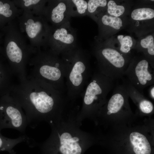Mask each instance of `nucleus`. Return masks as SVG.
Returning a JSON list of instances; mask_svg holds the SVG:
<instances>
[{"instance_id":"f257e3e1","label":"nucleus","mask_w":154,"mask_h":154,"mask_svg":"<svg viewBox=\"0 0 154 154\" xmlns=\"http://www.w3.org/2000/svg\"><path fill=\"white\" fill-rule=\"evenodd\" d=\"M9 92L24 110L28 125L33 128L42 121L50 126L57 123L69 102L64 94L29 76L18 84L13 85Z\"/></svg>"},{"instance_id":"f03ea898","label":"nucleus","mask_w":154,"mask_h":154,"mask_svg":"<svg viewBox=\"0 0 154 154\" xmlns=\"http://www.w3.org/2000/svg\"><path fill=\"white\" fill-rule=\"evenodd\" d=\"M66 68V96L73 103L80 96L92 74L88 52L78 45L60 55Z\"/></svg>"},{"instance_id":"7ed1b4c3","label":"nucleus","mask_w":154,"mask_h":154,"mask_svg":"<svg viewBox=\"0 0 154 154\" xmlns=\"http://www.w3.org/2000/svg\"><path fill=\"white\" fill-rule=\"evenodd\" d=\"M3 42L5 55L9 62L10 70L19 81L27 77V68L29 62L37 49L30 44L20 31L16 20L3 29Z\"/></svg>"},{"instance_id":"20e7f679","label":"nucleus","mask_w":154,"mask_h":154,"mask_svg":"<svg viewBox=\"0 0 154 154\" xmlns=\"http://www.w3.org/2000/svg\"><path fill=\"white\" fill-rule=\"evenodd\" d=\"M28 65L31 68L29 76L46 82L63 94L66 92V68L60 56L47 49H38Z\"/></svg>"},{"instance_id":"39448f33","label":"nucleus","mask_w":154,"mask_h":154,"mask_svg":"<svg viewBox=\"0 0 154 154\" xmlns=\"http://www.w3.org/2000/svg\"><path fill=\"white\" fill-rule=\"evenodd\" d=\"M114 80L97 70L92 74L80 96L82 98L81 109L76 115L79 123L85 118L94 119L100 109L106 103L107 96L114 88Z\"/></svg>"},{"instance_id":"423d86ee","label":"nucleus","mask_w":154,"mask_h":154,"mask_svg":"<svg viewBox=\"0 0 154 154\" xmlns=\"http://www.w3.org/2000/svg\"><path fill=\"white\" fill-rule=\"evenodd\" d=\"M91 50L97 60L98 70L114 80L123 77L133 56L121 52L108 39L100 41L94 39Z\"/></svg>"},{"instance_id":"0eeeda50","label":"nucleus","mask_w":154,"mask_h":154,"mask_svg":"<svg viewBox=\"0 0 154 154\" xmlns=\"http://www.w3.org/2000/svg\"><path fill=\"white\" fill-rule=\"evenodd\" d=\"M16 21L20 31L33 48H45L51 26L43 17L23 12Z\"/></svg>"},{"instance_id":"6e6552de","label":"nucleus","mask_w":154,"mask_h":154,"mask_svg":"<svg viewBox=\"0 0 154 154\" xmlns=\"http://www.w3.org/2000/svg\"><path fill=\"white\" fill-rule=\"evenodd\" d=\"M154 0L134 1L125 29L138 38L154 31Z\"/></svg>"},{"instance_id":"1a4fd4ad","label":"nucleus","mask_w":154,"mask_h":154,"mask_svg":"<svg viewBox=\"0 0 154 154\" xmlns=\"http://www.w3.org/2000/svg\"><path fill=\"white\" fill-rule=\"evenodd\" d=\"M110 98L98 112L94 120L104 123L110 118L127 117L133 115L129 102V96L124 85L117 84Z\"/></svg>"},{"instance_id":"9d476101","label":"nucleus","mask_w":154,"mask_h":154,"mask_svg":"<svg viewBox=\"0 0 154 154\" xmlns=\"http://www.w3.org/2000/svg\"><path fill=\"white\" fill-rule=\"evenodd\" d=\"M148 60L143 55L133 56L124 73V76L136 89L143 94V90L154 85V71Z\"/></svg>"},{"instance_id":"9b49d317","label":"nucleus","mask_w":154,"mask_h":154,"mask_svg":"<svg viewBox=\"0 0 154 154\" xmlns=\"http://www.w3.org/2000/svg\"><path fill=\"white\" fill-rule=\"evenodd\" d=\"M77 33L71 25L70 21L58 27L51 26V29L45 48L53 53L60 55L62 53L78 45Z\"/></svg>"},{"instance_id":"f8f14e48","label":"nucleus","mask_w":154,"mask_h":154,"mask_svg":"<svg viewBox=\"0 0 154 154\" xmlns=\"http://www.w3.org/2000/svg\"><path fill=\"white\" fill-rule=\"evenodd\" d=\"M6 97L3 106L0 107L1 127L15 129L24 133L28 125L23 109L11 96Z\"/></svg>"},{"instance_id":"ddd939ff","label":"nucleus","mask_w":154,"mask_h":154,"mask_svg":"<svg viewBox=\"0 0 154 154\" xmlns=\"http://www.w3.org/2000/svg\"><path fill=\"white\" fill-rule=\"evenodd\" d=\"M128 17H118L110 15L106 12L99 18L97 23L98 34L94 39L104 40L115 35L121 30L125 29Z\"/></svg>"},{"instance_id":"4468645a","label":"nucleus","mask_w":154,"mask_h":154,"mask_svg":"<svg viewBox=\"0 0 154 154\" xmlns=\"http://www.w3.org/2000/svg\"><path fill=\"white\" fill-rule=\"evenodd\" d=\"M43 17L50 26L58 27L70 21L67 0H48Z\"/></svg>"},{"instance_id":"2eb2a0df","label":"nucleus","mask_w":154,"mask_h":154,"mask_svg":"<svg viewBox=\"0 0 154 154\" xmlns=\"http://www.w3.org/2000/svg\"><path fill=\"white\" fill-rule=\"evenodd\" d=\"M121 80L129 97L137 106L141 114L146 115L151 112L154 109L153 103L136 89L126 78L123 77Z\"/></svg>"},{"instance_id":"dca6fc26","label":"nucleus","mask_w":154,"mask_h":154,"mask_svg":"<svg viewBox=\"0 0 154 154\" xmlns=\"http://www.w3.org/2000/svg\"><path fill=\"white\" fill-rule=\"evenodd\" d=\"M23 12L13 0H0V29L17 19Z\"/></svg>"},{"instance_id":"f3484780","label":"nucleus","mask_w":154,"mask_h":154,"mask_svg":"<svg viewBox=\"0 0 154 154\" xmlns=\"http://www.w3.org/2000/svg\"><path fill=\"white\" fill-rule=\"evenodd\" d=\"M127 134L126 140L132 146L135 154H151L150 141L144 133L137 130H133Z\"/></svg>"},{"instance_id":"a211bd4d","label":"nucleus","mask_w":154,"mask_h":154,"mask_svg":"<svg viewBox=\"0 0 154 154\" xmlns=\"http://www.w3.org/2000/svg\"><path fill=\"white\" fill-rule=\"evenodd\" d=\"M134 49L140 52L154 68V32L138 38Z\"/></svg>"},{"instance_id":"6ab92c4d","label":"nucleus","mask_w":154,"mask_h":154,"mask_svg":"<svg viewBox=\"0 0 154 154\" xmlns=\"http://www.w3.org/2000/svg\"><path fill=\"white\" fill-rule=\"evenodd\" d=\"M134 3L131 0H108L106 12L116 17H127Z\"/></svg>"},{"instance_id":"aec40b11","label":"nucleus","mask_w":154,"mask_h":154,"mask_svg":"<svg viewBox=\"0 0 154 154\" xmlns=\"http://www.w3.org/2000/svg\"><path fill=\"white\" fill-rule=\"evenodd\" d=\"M15 5L23 12L34 15L43 16L48 0H13Z\"/></svg>"},{"instance_id":"412c9836","label":"nucleus","mask_w":154,"mask_h":154,"mask_svg":"<svg viewBox=\"0 0 154 154\" xmlns=\"http://www.w3.org/2000/svg\"><path fill=\"white\" fill-rule=\"evenodd\" d=\"M111 42L123 53L132 55L131 50L134 49L137 40L131 36L119 35L108 38Z\"/></svg>"},{"instance_id":"4be33fe9","label":"nucleus","mask_w":154,"mask_h":154,"mask_svg":"<svg viewBox=\"0 0 154 154\" xmlns=\"http://www.w3.org/2000/svg\"><path fill=\"white\" fill-rule=\"evenodd\" d=\"M86 15L96 23L100 17L106 10L108 0H89Z\"/></svg>"},{"instance_id":"5701e85b","label":"nucleus","mask_w":154,"mask_h":154,"mask_svg":"<svg viewBox=\"0 0 154 154\" xmlns=\"http://www.w3.org/2000/svg\"><path fill=\"white\" fill-rule=\"evenodd\" d=\"M67 1L71 17L86 15L88 8L87 0H67Z\"/></svg>"},{"instance_id":"b1692460","label":"nucleus","mask_w":154,"mask_h":154,"mask_svg":"<svg viewBox=\"0 0 154 154\" xmlns=\"http://www.w3.org/2000/svg\"><path fill=\"white\" fill-rule=\"evenodd\" d=\"M149 94L150 98L153 100L154 99V86H151L149 90Z\"/></svg>"},{"instance_id":"393cba45","label":"nucleus","mask_w":154,"mask_h":154,"mask_svg":"<svg viewBox=\"0 0 154 154\" xmlns=\"http://www.w3.org/2000/svg\"><path fill=\"white\" fill-rule=\"evenodd\" d=\"M3 33L2 30L0 29V51H1L2 50L0 45H1V43L3 42Z\"/></svg>"}]
</instances>
